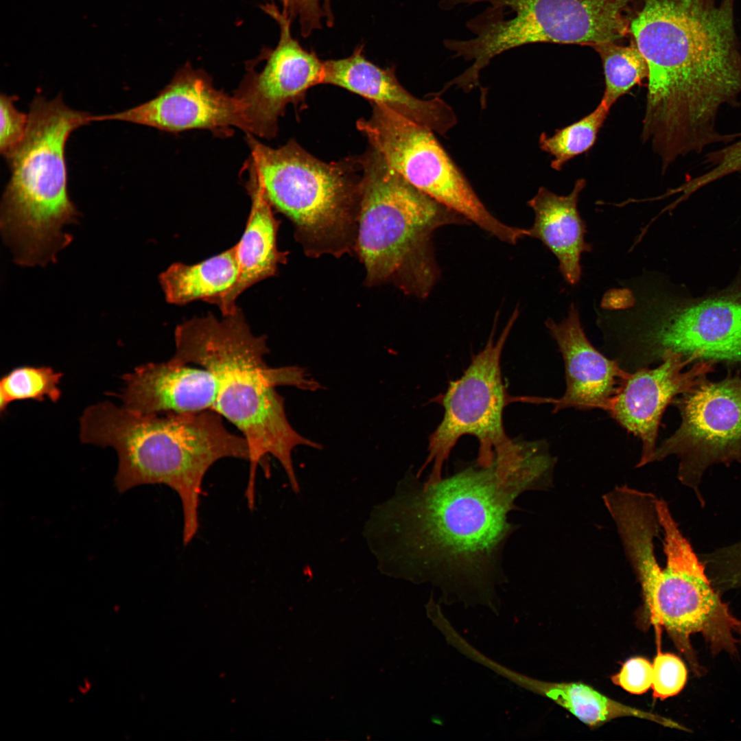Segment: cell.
Segmentation results:
<instances>
[{"label":"cell","instance_id":"cell-23","mask_svg":"<svg viewBox=\"0 0 741 741\" xmlns=\"http://www.w3.org/2000/svg\"><path fill=\"white\" fill-rule=\"evenodd\" d=\"M239 274L237 244L222 253L193 265L172 264L159 275L166 301L185 305L217 297L236 282Z\"/></svg>","mask_w":741,"mask_h":741},{"label":"cell","instance_id":"cell-20","mask_svg":"<svg viewBox=\"0 0 741 741\" xmlns=\"http://www.w3.org/2000/svg\"><path fill=\"white\" fill-rule=\"evenodd\" d=\"M586 180L580 178L567 196H558L541 187L528 202L534 213L528 237L537 238L555 255L565 281L576 285L580 280V258L592 246L585 240L586 224L578 210L580 193Z\"/></svg>","mask_w":741,"mask_h":741},{"label":"cell","instance_id":"cell-3","mask_svg":"<svg viewBox=\"0 0 741 741\" xmlns=\"http://www.w3.org/2000/svg\"><path fill=\"white\" fill-rule=\"evenodd\" d=\"M222 316L219 320L210 313L177 325L172 359L198 364L213 375L216 385L213 410L236 426L249 447L247 490L254 491L256 469L268 454L281 463L291 487L298 488L293 449L299 445L320 449L321 445L293 429L283 398L275 388L292 386L315 390L320 385L301 367L268 366L266 336L251 332L240 308Z\"/></svg>","mask_w":741,"mask_h":741},{"label":"cell","instance_id":"cell-22","mask_svg":"<svg viewBox=\"0 0 741 741\" xmlns=\"http://www.w3.org/2000/svg\"><path fill=\"white\" fill-rule=\"evenodd\" d=\"M508 679L534 693L545 696L568 710L583 723L598 726L612 719L632 716L665 727L682 728L678 723L650 712L628 706L582 683L547 682L510 670Z\"/></svg>","mask_w":741,"mask_h":741},{"label":"cell","instance_id":"cell-9","mask_svg":"<svg viewBox=\"0 0 741 741\" xmlns=\"http://www.w3.org/2000/svg\"><path fill=\"white\" fill-rule=\"evenodd\" d=\"M246 135L251 153L246 169L270 205L288 217L309 244L340 252L357 209V158L327 163L293 139L272 148Z\"/></svg>","mask_w":741,"mask_h":741},{"label":"cell","instance_id":"cell-14","mask_svg":"<svg viewBox=\"0 0 741 741\" xmlns=\"http://www.w3.org/2000/svg\"><path fill=\"white\" fill-rule=\"evenodd\" d=\"M263 10L279 25V42L266 54L263 69L249 71L233 95L244 107L250 134L270 139L276 136L278 119L286 106L298 105L309 88L323 84L324 61L293 37V21L285 12L274 3L266 5Z\"/></svg>","mask_w":741,"mask_h":741},{"label":"cell","instance_id":"cell-13","mask_svg":"<svg viewBox=\"0 0 741 741\" xmlns=\"http://www.w3.org/2000/svg\"><path fill=\"white\" fill-rule=\"evenodd\" d=\"M637 0H500L515 15L486 25L484 52L495 57L534 43L594 44L615 42L630 33L627 8Z\"/></svg>","mask_w":741,"mask_h":741},{"label":"cell","instance_id":"cell-16","mask_svg":"<svg viewBox=\"0 0 741 741\" xmlns=\"http://www.w3.org/2000/svg\"><path fill=\"white\" fill-rule=\"evenodd\" d=\"M716 366L707 361L694 363L681 353L668 351L656 367L630 373L607 412L640 439L642 454L637 467L652 462L661 420L668 405L708 379Z\"/></svg>","mask_w":741,"mask_h":741},{"label":"cell","instance_id":"cell-17","mask_svg":"<svg viewBox=\"0 0 741 741\" xmlns=\"http://www.w3.org/2000/svg\"><path fill=\"white\" fill-rule=\"evenodd\" d=\"M565 364V390L554 400V412L572 408L607 411L630 375L618 362L603 355L590 342L580 322L578 308L572 303L565 318L545 322Z\"/></svg>","mask_w":741,"mask_h":741},{"label":"cell","instance_id":"cell-6","mask_svg":"<svg viewBox=\"0 0 741 741\" xmlns=\"http://www.w3.org/2000/svg\"><path fill=\"white\" fill-rule=\"evenodd\" d=\"M356 247L374 284L392 281L405 293L427 297L439 277L434 233L469 222L423 193L370 147L358 157Z\"/></svg>","mask_w":741,"mask_h":741},{"label":"cell","instance_id":"cell-18","mask_svg":"<svg viewBox=\"0 0 741 741\" xmlns=\"http://www.w3.org/2000/svg\"><path fill=\"white\" fill-rule=\"evenodd\" d=\"M364 47L358 45L344 58L324 61L323 84L345 89L441 135L456 126V115L447 103L438 97L413 96L398 81L395 67L384 69L371 62Z\"/></svg>","mask_w":741,"mask_h":741},{"label":"cell","instance_id":"cell-19","mask_svg":"<svg viewBox=\"0 0 741 741\" xmlns=\"http://www.w3.org/2000/svg\"><path fill=\"white\" fill-rule=\"evenodd\" d=\"M117 395L126 408L143 414L196 412L213 409L216 385L213 375L170 359L148 363L123 376Z\"/></svg>","mask_w":741,"mask_h":741},{"label":"cell","instance_id":"cell-25","mask_svg":"<svg viewBox=\"0 0 741 741\" xmlns=\"http://www.w3.org/2000/svg\"><path fill=\"white\" fill-rule=\"evenodd\" d=\"M611 108L600 100L596 108L580 120L555 131L552 136L542 132L540 148L553 159L551 167L561 171L563 165L575 156L589 151L595 144Z\"/></svg>","mask_w":741,"mask_h":741},{"label":"cell","instance_id":"cell-10","mask_svg":"<svg viewBox=\"0 0 741 741\" xmlns=\"http://www.w3.org/2000/svg\"><path fill=\"white\" fill-rule=\"evenodd\" d=\"M356 124L370 147L423 193L504 242L527 237V229L505 224L487 210L432 130L374 104L372 115Z\"/></svg>","mask_w":741,"mask_h":741},{"label":"cell","instance_id":"cell-8","mask_svg":"<svg viewBox=\"0 0 741 741\" xmlns=\"http://www.w3.org/2000/svg\"><path fill=\"white\" fill-rule=\"evenodd\" d=\"M666 564L657 559L654 541L642 539L627 557L641 584L650 622L664 627L697 675L703 672L690 637L699 633L713 654L737 652L733 631L738 620L713 587L700 558L680 531L669 508L659 512Z\"/></svg>","mask_w":741,"mask_h":741},{"label":"cell","instance_id":"cell-26","mask_svg":"<svg viewBox=\"0 0 741 741\" xmlns=\"http://www.w3.org/2000/svg\"><path fill=\"white\" fill-rule=\"evenodd\" d=\"M62 373L49 366L16 367L1 377L0 410L3 412L14 401L32 399L58 401L61 397L58 387Z\"/></svg>","mask_w":741,"mask_h":741},{"label":"cell","instance_id":"cell-12","mask_svg":"<svg viewBox=\"0 0 741 741\" xmlns=\"http://www.w3.org/2000/svg\"><path fill=\"white\" fill-rule=\"evenodd\" d=\"M672 403L679 413V425L657 446L651 462L675 456L679 481L703 504L699 485L706 470L715 464H741V370L719 380L708 379Z\"/></svg>","mask_w":741,"mask_h":741},{"label":"cell","instance_id":"cell-2","mask_svg":"<svg viewBox=\"0 0 741 741\" xmlns=\"http://www.w3.org/2000/svg\"><path fill=\"white\" fill-rule=\"evenodd\" d=\"M736 0H643L630 34L648 69L641 137L666 151L716 141L719 110L741 95Z\"/></svg>","mask_w":741,"mask_h":741},{"label":"cell","instance_id":"cell-31","mask_svg":"<svg viewBox=\"0 0 741 741\" xmlns=\"http://www.w3.org/2000/svg\"><path fill=\"white\" fill-rule=\"evenodd\" d=\"M611 679L615 685L629 693L644 694L652 686V664L643 657L631 658Z\"/></svg>","mask_w":741,"mask_h":741},{"label":"cell","instance_id":"cell-11","mask_svg":"<svg viewBox=\"0 0 741 741\" xmlns=\"http://www.w3.org/2000/svg\"><path fill=\"white\" fill-rule=\"evenodd\" d=\"M517 316V309L496 341L495 329L492 330L484 348L472 357L462 375L451 381L438 397L443 417L429 438L427 458L416 473L421 477L432 464L427 484H435L443 478L444 463L460 437L471 435L478 439L477 462L482 466L491 464L495 451L511 440L503 426V412L510 397L503 383L500 360Z\"/></svg>","mask_w":741,"mask_h":741},{"label":"cell","instance_id":"cell-1","mask_svg":"<svg viewBox=\"0 0 741 741\" xmlns=\"http://www.w3.org/2000/svg\"><path fill=\"white\" fill-rule=\"evenodd\" d=\"M554 467L547 453L519 448L435 484L408 473L394 494L373 507L364 527L379 571L430 583L445 596L489 604L506 580L503 552L518 528L509 514L524 493L552 486Z\"/></svg>","mask_w":741,"mask_h":741},{"label":"cell","instance_id":"cell-7","mask_svg":"<svg viewBox=\"0 0 741 741\" xmlns=\"http://www.w3.org/2000/svg\"><path fill=\"white\" fill-rule=\"evenodd\" d=\"M644 294L622 311L615 327V353L624 369L659 364L668 351L694 363L741 368V289L692 298L653 289Z\"/></svg>","mask_w":741,"mask_h":741},{"label":"cell","instance_id":"cell-32","mask_svg":"<svg viewBox=\"0 0 741 741\" xmlns=\"http://www.w3.org/2000/svg\"><path fill=\"white\" fill-rule=\"evenodd\" d=\"M729 571L734 581L741 587V541L731 545L727 550Z\"/></svg>","mask_w":741,"mask_h":741},{"label":"cell","instance_id":"cell-28","mask_svg":"<svg viewBox=\"0 0 741 741\" xmlns=\"http://www.w3.org/2000/svg\"><path fill=\"white\" fill-rule=\"evenodd\" d=\"M282 11L292 21L298 23L301 35L309 36L315 30L325 25L331 27L334 24L331 0H279Z\"/></svg>","mask_w":741,"mask_h":741},{"label":"cell","instance_id":"cell-33","mask_svg":"<svg viewBox=\"0 0 741 741\" xmlns=\"http://www.w3.org/2000/svg\"><path fill=\"white\" fill-rule=\"evenodd\" d=\"M734 631H736L741 638V621L738 620L737 624L735 626Z\"/></svg>","mask_w":741,"mask_h":741},{"label":"cell","instance_id":"cell-15","mask_svg":"<svg viewBox=\"0 0 741 741\" xmlns=\"http://www.w3.org/2000/svg\"><path fill=\"white\" fill-rule=\"evenodd\" d=\"M92 120L123 121L168 132L207 129L219 137L231 136L235 126L250 134L239 100L215 89L205 72L190 65L178 71L151 100L121 112L94 115Z\"/></svg>","mask_w":741,"mask_h":741},{"label":"cell","instance_id":"cell-5","mask_svg":"<svg viewBox=\"0 0 741 741\" xmlns=\"http://www.w3.org/2000/svg\"><path fill=\"white\" fill-rule=\"evenodd\" d=\"M25 137L7 158L10 178L1 205V231L14 261L24 266L55 262L72 240L64 225L79 213L67 191V141L92 121L88 113L71 109L58 95L36 97L30 105Z\"/></svg>","mask_w":741,"mask_h":741},{"label":"cell","instance_id":"cell-30","mask_svg":"<svg viewBox=\"0 0 741 741\" xmlns=\"http://www.w3.org/2000/svg\"><path fill=\"white\" fill-rule=\"evenodd\" d=\"M705 159L709 169L696 178L701 187L741 171V138L736 143L708 154Z\"/></svg>","mask_w":741,"mask_h":741},{"label":"cell","instance_id":"cell-4","mask_svg":"<svg viewBox=\"0 0 741 741\" xmlns=\"http://www.w3.org/2000/svg\"><path fill=\"white\" fill-rule=\"evenodd\" d=\"M222 417L212 410L143 414L103 401L84 410L80 436L84 443L116 450L119 492L150 484L176 492L187 545L198 530L201 486L208 469L223 458L250 460L247 441L227 430Z\"/></svg>","mask_w":741,"mask_h":741},{"label":"cell","instance_id":"cell-29","mask_svg":"<svg viewBox=\"0 0 741 741\" xmlns=\"http://www.w3.org/2000/svg\"><path fill=\"white\" fill-rule=\"evenodd\" d=\"M16 99L3 93L0 97V152L6 159L23 141L29 121L28 114L15 107Z\"/></svg>","mask_w":741,"mask_h":741},{"label":"cell","instance_id":"cell-24","mask_svg":"<svg viewBox=\"0 0 741 741\" xmlns=\"http://www.w3.org/2000/svg\"><path fill=\"white\" fill-rule=\"evenodd\" d=\"M590 47L602 60L605 86L601 100L609 108L635 86L647 79V62L635 41L628 46L607 42Z\"/></svg>","mask_w":741,"mask_h":741},{"label":"cell","instance_id":"cell-21","mask_svg":"<svg viewBox=\"0 0 741 741\" xmlns=\"http://www.w3.org/2000/svg\"><path fill=\"white\" fill-rule=\"evenodd\" d=\"M246 189L251 198V209L244 233L237 244L239 274L233 287L225 293L209 300L222 315L234 312L238 296L255 283L276 274L277 266L285 260V253L277 247L279 222L272 211L256 180L249 175Z\"/></svg>","mask_w":741,"mask_h":741},{"label":"cell","instance_id":"cell-27","mask_svg":"<svg viewBox=\"0 0 741 741\" xmlns=\"http://www.w3.org/2000/svg\"><path fill=\"white\" fill-rule=\"evenodd\" d=\"M687 670L684 662L672 653L661 652L660 648L652 663V695L664 700L678 694L684 687Z\"/></svg>","mask_w":741,"mask_h":741}]
</instances>
